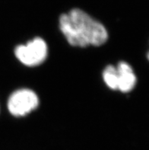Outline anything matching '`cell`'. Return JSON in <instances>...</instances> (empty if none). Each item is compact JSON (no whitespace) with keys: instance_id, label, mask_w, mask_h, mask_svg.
<instances>
[{"instance_id":"6da1fadb","label":"cell","mask_w":149,"mask_h":150,"mask_svg":"<svg viewBox=\"0 0 149 150\" xmlns=\"http://www.w3.org/2000/svg\"><path fill=\"white\" fill-rule=\"evenodd\" d=\"M59 22L67 41L74 47L100 46L107 40V31L103 24L78 8L62 14Z\"/></svg>"},{"instance_id":"7a4b0ae2","label":"cell","mask_w":149,"mask_h":150,"mask_svg":"<svg viewBox=\"0 0 149 150\" xmlns=\"http://www.w3.org/2000/svg\"><path fill=\"white\" fill-rule=\"evenodd\" d=\"M15 57L28 67H34L42 63L47 56V46L40 38H36L25 45L18 46L15 50Z\"/></svg>"},{"instance_id":"3957f363","label":"cell","mask_w":149,"mask_h":150,"mask_svg":"<svg viewBox=\"0 0 149 150\" xmlns=\"http://www.w3.org/2000/svg\"><path fill=\"white\" fill-rule=\"evenodd\" d=\"M37 95L30 89H20L11 94L8 101V109L15 117L25 116L37 108Z\"/></svg>"},{"instance_id":"277c9868","label":"cell","mask_w":149,"mask_h":150,"mask_svg":"<svg viewBox=\"0 0 149 150\" xmlns=\"http://www.w3.org/2000/svg\"><path fill=\"white\" fill-rule=\"evenodd\" d=\"M117 90L126 93L132 91L137 82V78L130 65L126 62H120L117 67Z\"/></svg>"},{"instance_id":"5b68a950","label":"cell","mask_w":149,"mask_h":150,"mask_svg":"<svg viewBox=\"0 0 149 150\" xmlns=\"http://www.w3.org/2000/svg\"><path fill=\"white\" fill-rule=\"evenodd\" d=\"M103 79L106 85L113 90H117V67L108 66L103 72Z\"/></svg>"},{"instance_id":"8992f818","label":"cell","mask_w":149,"mask_h":150,"mask_svg":"<svg viewBox=\"0 0 149 150\" xmlns=\"http://www.w3.org/2000/svg\"><path fill=\"white\" fill-rule=\"evenodd\" d=\"M147 58H148V61H149V51L148 52V53H147Z\"/></svg>"}]
</instances>
